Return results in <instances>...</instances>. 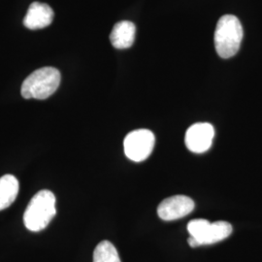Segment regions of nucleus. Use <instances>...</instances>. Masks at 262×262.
I'll return each mask as SVG.
<instances>
[{
  "label": "nucleus",
  "instance_id": "obj_2",
  "mask_svg": "<svg viewBox=\"0 0 262 262\" xmlns=\"http://www.w3.org/2000/svg\"><path fill=\"white\" fill-rule=\"evenodd\" d=\"M243 28L238 18L225 15L219 19L215 31V47L217 55L230 58L240 50L243 40Z\"/></svg>",
  "mask_w": 262,
  "mask_h": 262
},
{
  "label": "nucleus",
  "instance_id": "obj_9",
  "mask_svg": "<svg viewBox=\"0 0 262 262\" xmlns=\"http://www.w3.org/2000/svg\"><path fill=\"white\" fill-rule=\"evenodd\" d=\"M136 28L129 20H122L117 23L110 34V41L116 49L122 50L132 46L135 39Z\"/></svg>",
  "mask_w": 262,
  "mask_h": 262
},
{
  "label": "nucleus",
  "instance_id": "obj_11",
  "mask_svg": "<svg viewBox=\"0 0 262 262\" xmlns=\"http://www.w3.org/2000/svg\"><path fill=\"white\" fill-rule=\"evenodd\" d=\"M94 262H122L115 246L109 241L98 244L94 252Z\"/></svg>",
  "mask_w": 262,
  "mask_h": 262
},
{
  "label": "nucleus",
  "instance_id": "obj_6",
  "mask_svg": "<svg viewBox=\"0 0 262 262\" xmlns=\"http://www.w3.org/2000/svg\"><path fill=\"white\" fill-rule=\"evenodd\" d=\"M214 136L215 129L212 124L208 122L194 123L187 129L186 133V146L192 152H205L211 148Z\"/></svg>",
  "mask_w": 262,
  "mask_h": 262
},
{
  "label": "nucleus",
  "instance_id": "obj_1",
  "mask_svg": "<svg viewBox=\"0 0 262 262\" xmlns=\"http://www.w3.org/2000/svg\"><path fill=\"white\" fill-rule=\"evenodd\" d=\"M56 214L55 194L48 189H43L29 201L24 215V223L28 230L39 232L47 227Z\"/></svg>",
  "mask_w": 262,
  "mask_h": 262
},
{
  "label": "nucleus",
  "instance_id": "obj_10",
  "mask_svg": "<svg viewBox=\"0 0 262 262\" xmlns=\"http://www.w3.org/2000/svg\"><path fill=\"white\" fill-rule=\"evenodd\" d=\"M19 193V182L11 174L0 178V211L8 208Z\"/></svg>",
  "mask_w": 262,
  "mask_h": 262
},
{
  "label": "nucleus",
  "instance_id": "obj_3",
  "mask_svg": "<svg viewBox=\"0 0 262 262\" xmlns=\"http://www.w3.org/2000/svg\"><path fill=\"white\" fill-rule=\"evenodd\" d=\"M60 72L54 67H43L35 70L24 81L20 89L26 99L44 100L55 94L60 84Z\"/></svg>",
  "mask_w": 262,
  "mask_h": 262
},
{
  "label": "nucleus",
  "instance_id": "obj_5",
  "mask_svg": "<svg viewBox=\"0 0 262 262\" xmlns=\"http://www.w3.org/2000/svg\"><path fill=\"white\" fill-rule=\"evenodd\" d=\"M155 143L156 138L151 131L148 129L131 131L123 141L124 154L132 161H144L150 157Z\"/></svg>",
  "mask_w": 262,
  "mask_h": 262
},
{
  "label": "nucleus",
  "instance_id": "obj_8",
  "mask_svg": "<svg viewBox=\"0 0 262 262\" xmlns=\"http://www.w3.org/2000/svg\"><path fill=\"white\" fill-rule=\"evenodd\" d=\"M54 19V11L45 3L33 2L28 10L24 19V25L29 29L47 28Z\"/></svg>",
  "mask_w": 262,
  "mask_h": 262
},
{
  "label": "nucleus",
  "instance_id": "obj_7",
  "mask_svg": "<svg viewBox=\"0 0 262 262\" xmlns=\"http://www.w3.org/2000/svg\"><path fill=\"white\" fill-rule=\"evenodd\" d=\"M194 207V201L190 197L174 195L164 199L159 204L158 214L163 221H176L190 214Z\"/></svg>",
  "mask_w": 262,
  "mask_h": 262
},
{
  "label": "nucleus",
  "instance_id": "obj_4",
  "mask_svg": "<svg viewBox=\"0 0 262 262\" xmlns=\"http://www.w3.org/2000/svg\"><path fill=\"white\" fill-rule=\"evenodd\" d=\"M190 234L188 244L192 248L221 242L228 238L232 233V225L227 222L220 221L210 223L204 219L190 221L187 225Z\"/></svg>",
  "mask_w": 262,
  "mask_h": 262
}]
</instances>
